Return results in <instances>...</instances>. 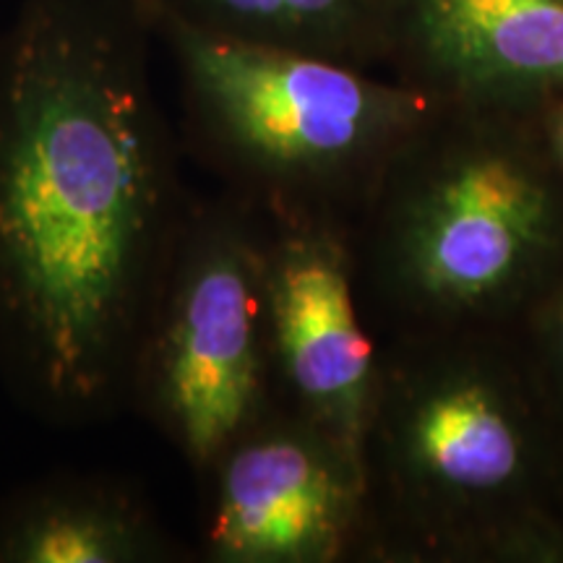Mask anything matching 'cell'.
I'll list each match as a JSON object with an SVG mask.
<instances>
[{
	"mask_svg": "<svg viewBox=\"0 0 563 563\" xmlns=\"http://www.w3.org/2000/svg\"><path fill=\"white\" fill-rule=\"evenodd\" d=\"M146 0H24L0 30V382L53 428L129 410L191 209Z\"/></svg>",
	"mask_w": 563,
	"mask_h": 563,
	"instance_id": "cell-1",
	"label": "cell"
},
{
	"mask_svg": "<svg viewBox=\"0 0 563 563\" xmlns=\"http://www.w3.org/2000/svg\"><path fill=\"white\" fill-rule=\"evenodd\" d=\"M371 563H563V422L504 334L378 340Z\"/></svg>",
	"mask_w": 563,
	"mask_h": 563,
	"instance_id": "cell-2",
	"label": "cell"
},
{
	"mask_svg": "<svg viewBox=\"0 0 563 563\" xmlns=\"http://www.w3.org/2000/svg\"><path fill=\"white\" fill-rule=\"evenodd\" d=\"M545 108L433 102L352 228L376 340L506 334L563 256Z\"/></svg>",
	"mask_w": 563,
	"mask_h": 563,
	"instance_id": "cell-3",
	"label": "cell"
},
{
	"mask_svg": "<svg viewBox=\"0 0 563 563\" xmlns=\"http://www.w3.org/2000/svg\"><path fill=\"white\" fill-rule=\"evenodd\" d=\"M150 9L178 76L183 152L220 191L264 217L352 230L386 165L433 108L418 89L373 70Z\"/></svg>",
	"mask_w": 563,
	"mask_h": 563,
	"instance_id": "cell-4",
	"label": "cell"
},
{
	"mask_svg": "<svg viewBox=\"0 0 563 563\" xmlns=\"http://www.w3.org/2000/svg\"><path fill=\"white\" fill-rule=\"evenodd\" d=\"M279 407L264 302V217L194 196L133 355L129 410L196 477Z\"/></svg>",
	"mask_w": 563,
	"mask_h": 563,
	"instance_id": "cell-5",
	"label": "cell"
},
{
	"mask_svg": "<svg viewBox=\"0 0 563 563\" xmlns=\"http://www.w3.org/2000/svg\"><path fill=\"white\" fill-rule=\"evenodd\" d=\"M209 563H371L363 460L287 407L253 422L207 475Z\"/></svg>",
	"mask_w": 563,
	"mask_h": 563,
	"instance_id": "cell-6",
	"label": "cell"
},
{
	"mask_svg": "<svg viewBox=\"0 0 563 563\" xmlns=\"http://www.w3.org/2000/svg\"><path fill=\"white\" fill-rule=\"evenodd\" d=\"M264 302L279 405L363 460L378 340L357 295L352 230L264 217Z\"/></svg>",
	"mask_w": 563,
	"mask_h": 563,
	"instance_id": "cell-7",
	"label": "cell"
},
{
	"mask_svg": "<svg viewBox=\"0 0 563 563\" xmlns=\"http://www.w3.org/2000/svg\"><path fill=\"white\" fill-rule=\"evenodd\" d=\"M386 60L433 102L545 108L563 95V0H391Z\"/></svg>",
	"mask_w": 563,
	"mask_h": 563,
	"instance_id": "cell-8",
	"label": "cell"
},
{
	"mask_svg": "<svg viewBox=\"0 0 563 563\" xmlns=\"http://www.w3.org/2000/svg\"><path fill=\"white\" fill-rule=\"evenodd\" d=\"M186 559L144 493L104 475H51L0 504V563Z\"/></svg>",
	"mask_w": 563,
	"mask_h": 563,
	"instance_id": "cell-9",
	"label": "cell"
},
{
	"mask_svg": "<svg viewBox=\"0 0 563 563\" xmlns=\"http://www.w3.org/2000/svg\"><path fill=\"white\" fill-rule=\"evenodd\" d=\"M201 30L371 70L386 60L391 0H150Z\"/></svg>",
	"mask_w": 563,
	"mask_h": 563,
	"instance_id": "cell-10",
	"label": "cell"
},
{
	"mask_svg": "<svg viewBox=\"0 0 563 563\" xmlns=\"http://www.w3.org/2000/svg\"><path fill=\"white\" fill-rule=\"evenodd\" d=\"M504 336L563 422V256Z\"/></svg>",
	"mask_w": 563,
	"mask_h": 563,
	"instance_id": "cell-11",
	"label": "cell"
},
{
	"mask_svg": "<svg viewBox=\"0 0 563 563\" xmlns=\"http://www.w3.org/2000/svg\"><path fill=\"white\" fill-rule=\"evenodd\" d=\"M543 123H545L548 139H551L555 157H559V162L563 165V95L559 97V100H553L551 104H545Z\"/></svg>",
	"mask_w": 563,
	"mask_h": 563,
	"instance_id": "cell-12",
	"label": "cell"
},
{
	"mask_svg": "<svg viewBox=\"0 0 563 563\" xmlns=\"http://www.w3.org/2000/svg\"><path fill=\"white\" fill-rule=\"evenodd\" d=\"M561 511H563V483H561Z\"/></svg>",
	"mask_w": 563,
	"mask_h": 563,
	"instance_id": "cell-13",
	"label": "cell"
}]
</instances>
